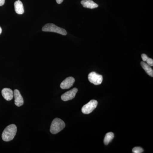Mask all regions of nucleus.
Segmentation results:
<instances>
[{"instance_id": "nucleus-1", "label": "nucleus", "mask_w": 153, "mask_h": 153, "mask_svg": "<svg viewBox=\"0 0 153 153\" xmlns=\"http://www.w3.org/2000/svg\"><path fill=\"white\" fill-rule=\"evenodd\" d=\"M17 131L16 126L11 124L7 126L4 130L2 134V138L4 141L9 142L12 140L15 137Z\"/></svg>"}, {"instance_id": "nucleus-2", "label": "nucleus", "mask_w": 153, "mask_h": 153, "mask_svg": "<svg viewBox=\"0 0 153 153\" xmlns=\"http://www.w3.org/2000/svg\"><path fill=\"white\" fill-rule=\"evenodd\" d=\"M65 127V123L64 121L60 118H56L52 121L50 131L52 134H56L61 131Z\"/></svg>"}, {"instance_id": "nucleus-3", "label": "nucleus", "mask_w": 153, "mask_h": 153, "mask_svg": "<svg viewBox=\"0 0 153 153\" xmlns=\"http://www.w3.org/2000/svg\"><path fill=\"white\" fill-rule=\"evenodd\" d=\"M42 31L44 32H53L61 34L63 36L67 35L66 30L59 27L53 24H48L44 25L42 28Z\"/></svg>"}, {"instance_id": "nucleus-4", "label": "nucleus", "mask_w": 153, "mask_h": 153, "mask_svg": "<svg viewBox=\"0 0 153 153\" xmlns=\"http://www.w3.org/2000/svg\"><path fill=\"white\" fill-rule=\"evenodd\" d=\"M98 102L97 100H90L87 104L83 105L82 108V113L84 114H89L97 106Z\"/></svg>"}, {"instance_id": "nucleus-5", "label": "nucleus", "mask_w": 153, "mask_h": 153, "mask_svg": "<svg viewBox=\"0 0 153 153\" xmlns=\"http://www.w3.org/2000/svg\"><path fill=\"white\" fill-rule=\"evenodd\" d=\"M88 79L91 83L95 85L101 84L103 79L102 75L96 73L95 72H91L88 75Z\"/></svg>"}, {"instance_id": "nucleus-6", "label": "nucleus", "mask_w": 153, "mask_h": 153, "mask_svg": "<svg viewBox=\"0 0 153 153\" xmlns=\"http://www.w3.org/2000/svg\"><path fill=\"white\" fill-rule=\"evenodd\" d=\"M77 91H78V90L77 88H74L71 90L63 94V95L61 96V99L64 101H67L71 100L75 97Z\"/></svg>"}, {"instance_id": "nucleus-7", "label": "nucleus", "mask_w": 153, "mask_h": 153, "mask_svg": "<svg viewBox=\"0 0 153 153\" xmlns=\"http://www.w3.org/2000/svg\"><path fill=\"white\" fill-rule=\"evenodd\" d=\"M75 82V79L73 77L69 76L67 77L66 79L61 82L60 86L62 89H66L71 88L74 84Z\"/></svg>"}, {"instance_id": "nucleus-8", "label": "nucleus", "mask_w": 153, "mask_h": 153, "mask_svg": "<svg viewBox=\"0 0 153 153\" xmlns=\"http://www.w3.org/2000/svg\"><path fill=\"white\" fill-rule=\"evenodd\" d=\"M13 95L15 97V103L16 105L18 107L23 105L24 103V99L19 91L18 89H15L13 92Z\"/></svg>"}, {"instance_id": "nucleus-9", "label": "nucleus", "mask_w": 153, "mask_h": 153, "mask_svg": "<svg viewBox=\"0 0 153 153\" xmlns=\"http://www.w3.org/2000/svg\"><path fill=\"white\" fill-rule=\"evenodd\" d=\"M1 93L3 97L7 101H10L13 98V91L10 88H4L2 90Z\"/></svg>"}, {"instance_id": "nucleus-10", "label": "nucleus", "mask_w": 153, "mask_h": 153, "mask_svg": "<svg viewBox=\"0 0 153 153\" xmlns=\"http://www.w3.org/2000/svg\"><path fill=\"white\" fill-rule=\"evenodd\" d=\"M81 4L84 7L87 8L94 9L98 7V4L92 0H82Z\"/></svg>"}, {"instance_id": "nucleus-11", "label": "nucleus", "mask_w": 153, "mask_h": 153, "mask_svg": "<svg viewBox=\"0 0 153 153\" xmlns=\"http://www.w3.org/2000/svg\"><path fill=\"white\" fill-rule=\"evenodd\" d=\"M14 7H15V10L16 13L19 15H22L24 13L25 10H24V6L22 2L20 0H18L15 2L14 4Z\"/></svg>"}, {"instance_id": "nucleus-12", "label": "nucleus", "mask_w": 153, "mask_h": 153, "mask_svg": "<svg viewBox=\"0 0 153 153\" xmlns=\"http://www.w3.org/2000/svg\"><path fill=\"white\" fill-rule=\"evenodd\" d=\"M141 65L143 68L144 70L146 71L147 74H149L150 76L153 77V70L152 68H151V66L148 65L147 63H145L144 61L141 62Z\"/></svg>"}, {"instance_id": "nucleus-13", "label": "nucleus", "mask_w": 153, "mask_h": 153, "mask_svg": "<svg viewBox=\"0 0 153 153\" xmlns=\"http://www.w3.org/2000/svg\"><path fill=\"white\" fill-rule=\"evenodd\" d=\"M114 134L113 133L110 132L108 133L105 135V137L104 139V143L105 144V145H107L108 144V143L114 138Z\"/></svg>"}, {"instance_id": "nucleus-14", "label": "nucleus", "mask_w": 153, "mask_h": 153, "mask_svg": "<svg viewBox=\"0 0 153 153\" xmlns=\"http://www.w3.org/2000/svg\"><path fill=\"white\" fill-rule=\"evenodd\" d=\"M144 150L140 147H136L132 149V152L134 153H141L143 152Z\"/></svg>"}, {"instance_id": "nucleus-15", "label": "nucleus", "mask_w": 153, "mask_h": 153, "mask_svg": "<svg viewBox=\"0 0 153 153\" xmlns=\"http://www.w3.org/2000/svg\"><path fill=\"white\" fill-rule=\"evenodd\" d=\"M146 62L148 65H149L150 66H153V60L152 58H149L148 57L147 59L146 60Z\"/></svg>"}, {"instance_id": "nucleus-16", "label": "nucleus", "mask_w": 153, "mask_h": 153, "mask_svg": "<svg viewBox=\"0 0 153 153\" xmlns=\"http://www.w3.org/2000/svg\"><path fill=\"white\" fill-rule=\"evenodd\" d=\"M141 57L144 62H146V60L148 58L147 55H146V54H143L142 55H141Z\"/></svg>"}, {"instance_id": "nucleus-17", "label": "nucleus", "mask_w": 153, "mask_h": 153, "mask_svg": "<svg viewBox=\"0 0 153 153\" xmlns=\"http://www.w3.org/2000/svg\"><path fill=\"white\" fill-rule=\"evenodd\" d=\"M5 0H0V6H3L4 4Z\"/></svg>"}, {"instance_id": "nucleus-18", "label": "nucleus", "mask_w": 153, "mask_h": 153, "mask_svg": "<svg viewBox=\"0 0 153 153\" xmlns=\"http://www.w3.org/2000/svg\"><path fill=\"white\" fill-rule=\"evenodd\" d=\"M56 2L58 4H61L62 2H63V0H56Z\"/></svg>"}, {"instance_id": "nucleus-19", "label": "nucleus", "mask_w": 153, "mask_h": 153, "mask_svg": "<svg viewBox=\"0 0 153 153\" xmlns=\"http://www.w3.org/2000/svg\"><path fill=\"white\" fill-rule=\"evenodd\" d=\"M2 33V29L1 28V27H0V35H1V33Z\"/></svg>"}]
</instances>
